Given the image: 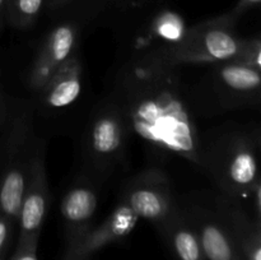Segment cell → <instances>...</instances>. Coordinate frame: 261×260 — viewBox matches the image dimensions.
Masks as SVG:
<instances>
[{"label":"cell","instance_id":"6da1fadb","mask_svg":"<svg viewBox=\"0 0 261 260\" xmlns=\"http://www.w3.org/2000/svg\"><path fill=\"white\" fill-rule=\"evenodd\" d=\"M176 69L155 51L134 59L119 76L117 105L142 139L201 167L204 145Z\"/></svg>","mask_w":261,"mask_h":260},{"label":"cell","instance_id":"7a4b0ae2","mask_svg":"<svg viewBox=\"0 0 261 260\" xmlns=\"http://www.w3.org/2000/svg\"><path fill=\"white\" fill-rule=\"evenodd\" d=\"M201 168L209 171L224 196L232 200L250 198L261 183L256 144L246 133L227 134L212 149L204 148Z\"/></svg>","mask_w":261,"mask_h":260},{"label":"cell","instance_id":"3957f363","mask_svg":"<svg viewBox=\"0 0 261 260\" xmlns=\"http://www.w3.org/2000/svg\"><path fill=\"white\" fill-rule=\"evenodd\" d=\"M244 43L245 38L236 31V22L224 13L186 28L178 43L162 55L173 66L218 64L237 59Z\"/></svg>","mask_w":261,"mask_h":260},{"label":"cell","instance_id":"277c9868","mask_svg":"<svg viewBox=\"0 0 261 260\" xmlns=\"http://www.w3.org/2000/svg\"><path fill=\"white\" fill-rule=\"evenodd\" d=\"M42 144L33 134L31 111L22 112L10 129L5 157L0 168V213L15 223L31 165Z\"/></svg>","mask_w":261,"mask_h":260},{"label":"cell","instance_id":"5b68a950","mask_svg":"<svg viewBox=\"0 0 261 260\" xmlns=\"http://www.w3.org/2000/svg\"><path fill=\"white\" fill-rule=\"evenodd\" d=\"M120 201L126 204L138 218L150 222L155 228L180 208L171 180L161 170H145L135 175L125 186Z\"/></svg>","mask_w":261,"mask_h":260},{"label":"cell","instance_id":"8992f818","mask_svg":"<svg viewBox=\"0 0 261 260\" xmlns=\"http://www.w3.org/2000/svg\"><path fill=\"white\" fill-rule=\"evenodd\" d=\"M50 205V188L45 163V145L35 154L17 217L18 244L38 246Z\"/></svg>","mask_w":261,"mask_h":260},{"label":"cell","instance_id":"52a82bcc","mask_svg":"<svg viewBox=\"0 0 261 260\" xmlns=\"http://www.w3.org/2000/svg\"><path fill=\"white\" fill-rule=\"evenodd\" d=\"M129 124L117 103L99 110L89 124L87 133V153L96 167L109 168L125 152Z\"/></svg>","mask_w":261,"mask_h":260},{"label":"cell","instance_id":"ba28073f","mask_svg":"<svg viewBox=\"0 0 261 260\" xmlns=\"http://www.w3.org/2000/svg\"><path fill=\"white\" fill-rule=\"evenodd\" d=\"M79 38V25L73 20H65L53 28L40 46L31 66L28 84L38 92L50 76L75 54Z\"/></svg>","mask_w":261,"mask_h":260},{"label":"cell","instance_id":"9c48e42d","mask_svg":"<svg viewBox=\"0 0 261 260\" xmlns=\"http://www.w3.org/2000/svg\"><path fill=\"white\" fill-rule=\"evenodd\" d=\"M200 241L205 260H244L226 217L219 211L193 206L186 211Z\"/></svg>","mask_w":261,"mask_h":260},{"label":"cell","instance_id":"30bf717a","mask_svg":"<svg viewBox=\"0 0 261 260\" xmlns=\"http://www.w3.org/2000/svg\"><path fill=\"white\" fill-rule=\"evenodd\" d=\"M260 71L234 60L217 64L214 84L223 106L234 109L259 103Z\"/></svg>","mask_w":261,"mask_h":260},{"label":"cell","instance_id":"8fae6325","mask_svg":"<svg viewBox=\"0 0 261 260\" xmlns=\"http://www.w3.org/2000/svg\"><path fill=\"white\" fill-rule=\"evenodd\" d=\"M97 205L98 194L88 180H78L64 194L60 213L65 231V252L70 251L93 227Z\"/></svg>","mask_w":261,"mask_h":260},{"label":"cell","instance_id":"7c38bea8","mask_svg":"<svg viewBox=\"0 0 261 260\" xmlns=\"http://www.w3.org/2000/svg\"><path fill=\"white\" fill-rule=\"evenodd\" d=\"M138 222L139 218L132 209L119 201L98 226L92 227L70 251L65 252L64 260H91L105 246L129 236Z\"/></svg>","mask_w":261,"mask_h":260},{"label":"cell","instance_id":"4fadbf2b","mask_svg":"<svg viewBox=\"0 0 261 260\" xmlns=\"http://www.w3.org/2000/svg\"><path fill=\"white\" fill-rule=\"evenodd\" d=\"M83 65L76 54L69 58L37 92L46 109L61 110L76 101L82 92Z\"/></svg>","mask_w":261,"mask_h":260},{"label":"cell","instance_id":"5bb4252c","mask_svg":"<svg viewBox=\"0 0 261 260\" xmlns=\"http://www.w3.org/2000/svg\"><path fill=\"white\" fill-rule=\"evenodd\" d=\"M157 231L175 260H205L199 237L186 211L178 208Z\"/></svg>","mask_w":261,"mask_h":260},{"label":"cell","instance_id":"9a60e30c","mask_svg":"<svg viewBox=\"0 0 261 260\" xmlns=\"http://www.w3.org/2000/svg\"><path fill=\"white\" fill-rule=\"evenodd\" d=\"M218 209L226 217L244 260H261V221L251 219L237 200L223 196Z\"/></svg>","mask_w":261,"mask_h":260},{"label":"cell","instance_id":"2e32d148","mask_svg":"<svg viewBox=\"0 0 261 260\" xmlns=\"http://www.w3.org/2000/svg\"><path fill=\"white\" fill-rule=\"evenodd\" d=\"M46 7L47 0H5L7 23L17 30H30Z\"/></svg>","mask_w":261,"mask_h":260},{"label":"cell","instance_id":"e0dca14e","mask_svg":"<svg viewBox=\"0 0 261 260\" xmlns=\"http://www.w3.org/2000/svg\"><path fill=\"white\" fill-rule=\"evenodd\" d=\"M234 61L261 70V41L259 37L245 38L244 47Z\"/></svg>","mask_w":261,"mask_h":260},{"label":"cell","instance_id":"ac0fdd59","mask_svg":"<svg viewBox=\"0 0 261 260\" xmlns=\"http://www.w3.org/2000/svg\"><path fill=\"white\" fill-rule=\"evenodd\" d=\"M15 222L0 213V260L4 259L10 245Z\"/></svg>","mask_w":261,"mask_h":260},{"label":"cell","instance_id":"d6986e66","mask_svg":"<svg viewBox=\"0 0 261 260\" xmlns=\"http://www.w3.org/2000/svg\"><path fill=\"white\" fill-rule=\"evenodd\" d=\"M261 0H237V3L234 4V7L232 8L229 12H227L226 14L231 18L232 20L237 23V20L242 17V15L246 14L247 12H250L251 9L256 8L260 4Z\"/></svg>","mask_w":261,"mask_h":260},{"label":"cell","instance_id":"ffe728a7","mask_svg":"<svg viewBox=\"0 0 261 260\" xmlns=\"http://www.w3.org/2000/svg\"><path fill=\"white\" fill-rule=\"evenodd\" d=\"M10 260H38L37 246L33 245H17V250Z\"/></svg>","mask_w":261,"mask_h":260},{"label":"cell","instance_id":"44dd1931","mask_svg":"<svg viewBox=\"0 0 261 260\" xmlns=\"http://www.w3.org/2000/svg\"><path fill=\"white\" fill-rule=\"evenodd\" d=\"M71 0H47V7L48 9H58V8L63 7V5L68 4Z\"/></svg>","mask_w":261,"mask_h":260},{"label":"cell","instance_id":"7402d4cb","mask_svg":"<svg viewBox=\"0 0 261 260\" xmlns=\"http://www.w3.org/2000/svg\"><path fill=\"white\" fill-rule=\"evenodd\" d=\"M4 23H7V18H5V0H0V30L3 28Z\"/></svg>","mask_w":261,"mask_h":260},{"label":"cell","instance_id":"603a6c76","mask_svg":"<svg viewBox=\"0 0 261 260\" xmlns=\"http://www.w3.org/2000/svg\"><path fill=\"white\" fill-rule=\"evenodd\" d=\"M5 112H7V109H5V103H4V99L2 97V92H0V125L3 124L5 119Z\"/></svg>","mask_w":261,"mask_h":260}]
</instances>
